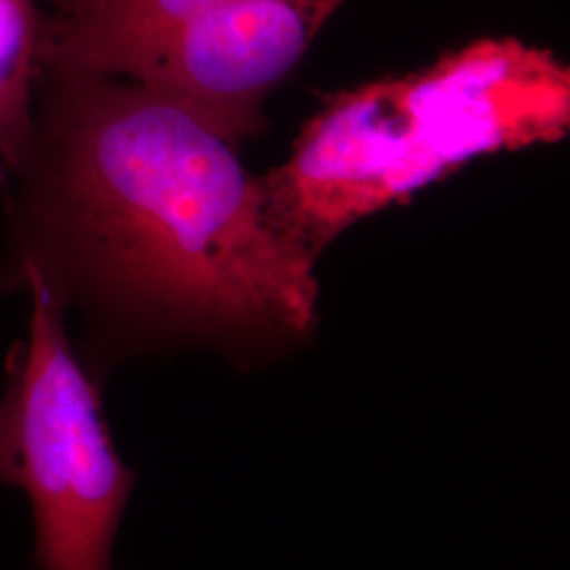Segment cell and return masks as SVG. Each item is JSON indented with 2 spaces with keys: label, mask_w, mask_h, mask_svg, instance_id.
I'll return each instance as SVG.
<instances>
[{
  "label": "cell",
  "mask_w": 570,
  "mask_h": 570,
  "mask_svg": "<svg viewBox=\"0 0 570 570\" xmlns=\"http://www.w3.org/2000/svg\"><path fill=\"white\" fill-rule=\"evenodd\" d=\"M239 146L164 91L41 70L28 155L0 184V289L35 277L131 343L306 336L317 261L273 228Z\"/></svg>",
  "instance_id": "obj_1"
},
{
  "label": "cell",
  "mask_w": 570,
  "mask_h": 570,
  "mask_svg": "<svg viewBox=\"0 0 570 570\" xmlns=\"http://www.w3.org/2000/svg\"><path fill=\"white\" fill-rule=\"evenodd\" d=\"M569 131L567 61L513 37L475 39L327 98L263 176L266 216L317 261L346 228L473 159L562 142Z\"/></svg>",
  "instance_id": "obj_2"
},
{
  "label": "cell",
  "mask_w": 570,
  "mask_h": 570,
  "mask_svg": "<svg viewBox=\"0 0 570 570\" xmlns=\"http://www.w3.org/2000/svg\"><path fill=\"white\" fill-rule=\"evenodd\" d=\"M26 338L0 393V484L26 494L37 570H117L112 546L136 473L119 454L96 379L70 343L66 308L35 277Z\"/></svg>",
  "instance_id": "obj_3"
},
{
  "label": "cell",
  "mask_w": 570,
  "mask_h": 570,
  "mask_svg": "<svg viewBox=\"0 0 570 570\" xmlns=\"http://www.w3.org/2000/svg\"><path fill=\"white\" fill-rule=\"evenodd\" d=\"M345 0H220L129 81L188 104L233 140L263 127L266 94L303 60Z\"/></svg>",
  "instance_id": "obj_4"
},
{
  "label": "cell",
  "mask_w": 570,
  "mask_h": 570,
  "mask_svg": "<svg viewBox=\"0 0 570 570\" xmlns=\"http://www.w3.org/2000/svg\"><path fill=\"white\" fill-rule=\"evenodd\" d=\"M41 70L129 79L220 0H39Z\"/></svg>",
  "instance_id": "obj_5"
},
{
  "label": "cell",
  "mask_w": 570,
  "mask_h": 570,
  "mask_svg": "<svg viewBox=\"0 0 570 570\" xmlns=\"http://www.w3.org/2000/svg\"><path fill=\"white\" fill-rule=\"evenodd\" d=\"M39 42L41 2L0 0V184L20 169L30 148Z\"/></svg>",
  "instance_id": "obj_6"
}]
</instances>
